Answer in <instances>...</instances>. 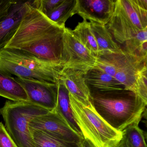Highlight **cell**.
<instances>
[{"instance_id":"cell-1","label":"cell","mask_w":147,"mask_h":147,"mask_svg":"<svg viewBox=\"0 0 147 147\" xmlns=\"http://www.w3.org/2000/svg\"><path fill=\"white\" fill-rule=\"evenodd\" d=\"M28 1L19 25L5 49L28 52L53 64L62 66L65 28H61Z\"/></svg>"},{"instance_id":"cell-2","label":"cell","mask_w":147,"mask_h":147,"mask_svg":"<svg viewBox=\"0 0 147 147\" xmlns=\"http://www.w3.org/2000/svg\"><path fill=\"white\" fill-rule=\"evenodd\" d=\"M90 101L98 114L111 126L122 131L139 123L147 102L126 89L91 93Z\"/></svg>"},{"instance_id":"cell-3","label":"cell","mask_w":147,"mask_h":147,"mask_svg":"<svg viewBox=\"0 0 147 147\" xmlns=\"http://www.w3.org/2000/svg\"><path fill=\"white\" fill-rule=\"evenodd\" d=\"M62 66L42 60L20 50H0V71L20 78L58 84Z\"/></svg>"},{"instance_id":"cell-4","label":"cell","mask_w":147,"mask_h":147,"mask_svg":"<svg viewBox=\"0 0 147 147\" xmlns=\"http://www.w3.org/2000/svg\"><path fill=\"white\" fill-rule=\"evenodd\" d=\"M69 96L73 115L84 139L94 147H116L123 138L122 132L107 123L92 103L86 106L70 94Z\"/></svg>"},{"instance_id":"cell-5","label":"cell","mask_w":147,"mask_h":147,"mask_svg":"<svg viewBox=\"0 0 147 147\" xmlns=\"http://www.w3.org/2000/svg\"><path fill=\"white\" fill-rule=\"evenodd\" d=\"M107 25L115 40L124 43L147 28V0H116Z\"/></svg>"},{"instance_id":"cell-6","label":"cell","mask_w":147,"mask_h":147,"mask_svg":"<svg viewBox=\"0 0 147 147\" xmlns=\"http://www.w3.org/2000/svg\"><path fill=\"white\" fill-rule=\"evenodd\" d=\"M49 112L29 101L7 100L0 109L5 127L18 147H33L29 123L36 117Z\"/></svg>"},{"instance_id":"cell-7","label":"cell","mask_w":147,"mask_h":147,"mask_svg":"<svg viewBox=\"0 0 147 147\" xmlns=\"http://www.w3.org/2000/svg\"><path fill=\"white\" fill-rule=\"evenodd\" d=\"M96 57L79 42L72 30L65 28L63 38V69H71L84 73L94 67Z\"/></svg>"},{"instance_id":"cell-8","label":"cell","mask_w":147,"mask_h":147,"mask_svg":"<svg viewBox=\"0 0 147 147\" xmlns=\"http://www.w3.org/2000/svg\"><path fill=\"white\" fill-rule=\"evenodd\" d=\"M29 128L81 146L84 140L83 137L74 131L55 110L33 118L29 123Z\"/></svg>"},{"instance_id":"cell-9","label":"cell","mask_w":147,"mask_h":147,"mask_svg":"<svg viewBox=\"0 0 147 147\" xmlns=\"http://www.w3.org/2000/svg\"><path fill=\"white\" fill-rule=\"evenodd\" d=\"M14 78L25 91L28 101L50 111L55 109L58 96L57 84L34 79Z\"/></svg>"},{"instance_id":"cell-10","label":"cell","mask_w":147,"mask_h":147,"mask_svg":"<svg viewBox=\"0 0 147 147\" xmlns=\"http://www.w3.org/2000/svg\"><path fill=\"white\" fill-rule=\"evenodd\" d=\"M115 2L113 0H77V14L83 20L106 26L113 14Z\"/></svg>"},{"instance_id":"cell-11","label":"cell","mask_w":147,"mask_h":147,"mask_svg":"<svg viewBox=\"0 0 147 147\" xmlns=\"http://www.w3.org/2000/svg\"><path fill=\"white\" fill-rule=\"evenodd\" d=\"M145 66H147V59L125 52L114 77L124 86L125 89L135 93L137 78Z\"/></svg>"},{"instance_id":"cell-12","label":"cell","mask_w":147,"mask_h":147,"mask_svg":"<svg viewBox=\"0 0 147 147\" xmlns=\"http://www.w3.org/2000/svg\"><path fill=\"white\" fill-rule=\"evenodd\" d=\"M85 73L71 69H63L60 80L69 94L86 106L91 104L90 90L84 77Z\"/></svg>"},{"instance_id":"cell-13","label":"cell","mask_w":147,"mask_h":147,"mask_svg":"<svg viewBox=\"0 0 147 147\" xmlns=\"http://www.w3.org/2000/svg\"><path fill=\"white\" fill-rule=\"evenodd\" d=\"M28 1H17L7 15L0 20V50L11 39L19 25Z\"/></svg>"},{"instance_id":"cell-14","label":"cell","mask_w":147,"mask_h":147,"mask_svg":"<svg viewBox=\"0 0 147 147\" xmlns=\"http://www.w3.org/2000/svg\"><path fill=\"white\" fill-rule=\"evenodd\" d=\"M84 77L90 93L125 89L115 77L94 67L85 73Z\"/></svg>"},{"instance_id":"cell-15","label":"cell","mask_w":147,"mask_h":147,"mask_svg":"<svg viewBox=\"0 0 147 147\" xmlns=\"http://www.w3.org/2000/svg\"><path fill=\"white\" fill-rule=\"evenodd\" d=\"M89 23L98 45V56L119 54L123 52L122 49L113 40L112 35L106 26L95 22Z\"/></svg>"},{"instance_id":"cell-16","label":"cell","mask_w":147,"mask_h":147,"mask_svg":"<svg viewBox=\"0 0 147 147\" xmlns=\"http://www.w3.org/2000/svg\"><path fill=\"white\" fill-rule=\"evenodd\" d=\"M57 103L55 111L63 118L69 126L78 134L82 136L75 119L69 104V92L61 80L58 84Z\"/></svg>"},{"instance_id":"cell-17","label":"cell","mask_w":147,"mask_h":147,"mask_svg":"<svg viewBox=\"0 0 147 147\" xmlns=\"http://www.w3.org/2000/svg\"><path fill=\"white\" fill-rule=\"evenodd\" d=\"M0 97L11 101H28L25 91L14 77L1 71H0Z\"/></svg>"},{"instance_id":"cell-18","label":"cell","mask_w":147,"mask_h":147,"mask_svg":"<svg viewBox=\"0 0 147 147\" xmlns=\"http://www.w3.org/2000/svg\"><path fill=\"white\" fill-rule=\"evenodd\" d=\"M77 0H64L63 2L46 14L47 18L61 28H65V23L73 15L77 14Z\"/></svg>"},{"instance_id":"cell-19","label":"cell","mask_w":147,"mask_h":147,"mask_svg":"<svg viewBox=\"0 0 147 147\" xmlns=\"http://www.w3.org/2000/svg\"><path fill=\"white\" fill-rule=\"evenodd\" d=\"M72 32L79 42L95 57L98 56L99 51L96 40L90 27V23L83 20L80 22Z\"/></svg>"},{"instance_id":"cell-20","label":"cell","mask_w":147,"mask_h":147,"mask_svg":"<svg viewBox=\"0 0 147 147\" xmlns=\"http://www.w3.org/2000/svg\"><path fill=\"white\" fill-rule=\"evenodd\" d=\"M33 147H81L74 143L63 141L43 131L30 129Z\"/></svg>"},{"instance_id":"cell-21","label":"cell","mask_w":147,"mask_h":147,"mask_svg":"<svg viewBox=\"0 0 147 147\" xmlns=\"http://www.w3.org/2000/svg\"><path fill=\"white\" fill-rule=\"evenodd\" d=\"M147 28L124 43V52L144 59L147 57Z\"/></svg>"},{"instance_id":"cell-22","label":"cell","mask_w":147,"mask_h":147,"mask_svg":"<svg viewBox=\"0 0 147 147\" xmlns=\"http://www.w3.org/2000/svg\"><path fill=\"white\" fill-rule=\"evenodd\" d=\"M125 55V53L123 51L122 53L119 54L98 56L96 57V64L94 67L114 77Z\"/></svg>"},{"instance_id":"cell-23","label":"cell","mask_w":147,"mask_h":147,"mask_svg":"<svg viewBox=\"0 0 147 147\" xmlns=\"http://www.w3.org/2000/svg\"><path fill=\"white\" fill-rule=\"evenodd\" d=\"M136 123L127 127L122 133L128 138L133 147H147L144 131Z\"/></svg>"},{"instance_id":"cell-24","label":"cell","mask_w":147,"mask_h":147,"mask_svg":"<svg viewBox=\"0 0 147 147\" xmlns=\"http://www.w3.org/2000/svg\"><path fill=\"white\" fill-rule=\"evenodd\" d=\"M147 66L140 71L136 82L135 93L147 102Z\"/></svg>"},{"instance_id":"cell-25","label":"cell","mask_w":147,"mask_h":147,"mask_svg":"<svg viewBox=\"0 0 147 147\" xmlns=\"http://www.w3.org/2000/svg\"><path fill=\"white\" fill-rule=\"evenodd\" d=\"M63 1L64 0H35L31 1L30 4L33 7L46 15L61 4Z\"/></svg>"},{"instance_id":"cell-26","label":"cell","mask_w":147,"mask_h":147,"mask_svg":"<svg viewBox=\"0 0 147 147\" xmlns=\"http://www.w3.org/2000/svg\"><path fill=\"white\" fill-rule=\"evenodd\" d=\"M0 147H18L2 122H0Z\"/></svg>"},{"instance_id":"cell-27","label":"cell","mask_w":147,"mask_h":147,"mask_svg":"<svg viewBox=\"0 0 147 147\" xmlns=\"http://www.w3.org/2000/svg\"><path fill=\"white\" fill-rule=\"evenodd\" d=\"M17 1L14 0H0V20L7 15L12 7Z\"/></svg>"},{"instance_id":"cell-28","label":"cell","mask_w":147,"mask_h":147,"mask_svg":"<svg viewBox=\"0 0 147 147\" xmlns=\"http://www.w3.org/2000/svg\"><path fill=\"white\" fill-rule=\"evenodd\" d=\"M115 147H133L128 140V138L123 134V137L118 144Z\"/></svg>"},{"instance_id":"cell-29","label":"cell","mask_w":147,"mask_h":147,"mask_svg":"<svg viewBox=\"0 0 147 147\" xmlns=\"http://www.w3.org/2000/svg\"><path fill=\"white\" fill-rule=\"evenodd\" d=\"M81 147H94V146L87 139H84Z\"/></svg>"}]
</instances>
